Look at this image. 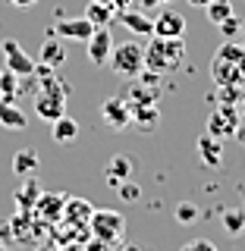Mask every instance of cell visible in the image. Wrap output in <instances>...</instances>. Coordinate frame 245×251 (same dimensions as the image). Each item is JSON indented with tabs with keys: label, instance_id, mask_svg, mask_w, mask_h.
<instances>
[{
	"label": "cell",
	"instance_id": "6da1fadb",
	"mask_svg": "<svg viewBox=\"0 0 245 251\" xmlns=\"http://www.w3.org/2000/svg\"><path fill=\"white\" fill-rule=\"evenodd\" d=\"M186 60V41L183 38H151L145 44V69L151 75L176 73Z\"/></svg>",
	"mask_w": 245,
	"mask_h": 251
},
{
	"label": "cell",
	"instance_id": "7a4b0ae2",
	"mask_svg": "<svg viewBox=\"0 0 245 251\" xmlns=\"http://www.w3.org/2000/svg\"><path fill=\"white\" fill-rule=\"evenodd\" d=\"M211 78H214V85H242L245 82V47L226 41L211 60Z\"/></svg>",
	"mask_w": 245,
	"mask_h": 251
},
{
	"label": "cell",
	"instance_id": "3957f363",
	"mask_svg": "<svg viewBox=\"0 0 245 251\" xmlns=\"http://www.w3.org/2000/svg\"><path fill=\"white\" fill-rule=\"evenodd\" d=\"M110 69H113L116 75L123 78H136L141 69H145V47L138 41H123V44H113V50H110Z\"/></svg>",
	"mask_w": 245,
	"mask_h": 251
},
{
	"label": "cell",
	"instance_id": "277c9868",
	"mask_svg": "<svg viewBox=\"0 0 245 251\" xmlns=\"http://www.w3.org/2000/svg\"><path fill=\"white\" fill-rule=\"evenodd\" d=\"M88 226H91V235L104 245H116L126 235V220L116 210H91Z\"/></svg>",
	"mask_w": 245,
	"mask_h": 251
},
{
	"label": "cell",
	"instance_id": "5b68a950",
	"mask_svg": "<svg viewBox=\"0 0 245 251\" xmlns=\"http://www.w3.org/2000/svg\"><path fill=\"white\" fill-rule=\"evenodd\" d=\"M236 132H239V113H236V107L220 104L208 120V135H214L220 141V138H233Z\"/></svg>",
	"mask_w": 245,
	"mask_h": 251
},
{
	"label": "cell",
	"instance_id": "8992f818",
	"mask_svg": "<svg viewBox=\"0 0 245 251\" xmlns=\"http://www.w3.org/2000/svg\"><path fill=\"white\" fill-rule=\"evenodd\" d=\"M0 53H3V60H6V69H10V73H16V75H31L35 73V66L38 63L28 57L26 50H22V44L19 41H13V38H6L3 44H0Z\"/></svg>",
	"mask_w": 245,
	"mask_h": 251
},
{
	"label": "cell",
	"instance_id": "52a82bcc",
	"mask_svg": "<svg viewBox=\"0 0 245 251\" xmlns=\"http://www.w3.org/2000/svg\"><path fill=\"white\" fill-rule=\"evenodd\" d=\"M101 120H104L110 129L123 132L126 126L132 123V110H129V104H126L123 98H107L104 104H101Z\"/></svg>",
	"mask_w": 245,
	"mask_h": 251
},
{
	"label": "cell",
	"instance_id": "ba28073f",
	"mask_svg": "<svg viewBox=\"0 0 245 251\" xmlns=\"http://www.w3.org/2000/svg\"><path fill=\"white\" fill-rule=\"evenodd\" d=\"M85 44H88V50H85L88 60L94 63V66H104L107 57H110V50H113V38H110V31L107 28H94L91 38Z\"/></svg>",
	"mask_w": 245,
	"mask_h": 251
},
{
	"label": "cell",
	"instance_id": "9c48e42d",
	"mask_svg": "<svg viewBox=\"0 0 245 251\" xmlns=\"http://www.w3.org/2000/svg\"><path fill=\"white\" fill-rule=\"evenodd\" d=\"M157 38H183L186 35V19L176 10H161V16L154 19V31Z\"/></svg>",
	"mask_w": 245,
	"mask_h": 251
},
{
	"label": "cell",
	"instance_id": "30bf717a",
	"mask_svg": "<svg viewBox=\"0 0 245 251\" xmlns=\"http://www.w3.org/2000/svg\"><path fill=\"white\" fill-rule=\"evenodd\" d=\"M132 170H136V160H132L129 154H113L107 160V167H104V176H107V185H120L126 182V179L132 176Z\"/></svg>",
	"mask_w": 245,
	"mask_h": 251
},
{
	"label": "cell",
	"instance_id": "8fae6325",
	"mask_svg": "<svg viewBox=\"0 0 245 251\" xmlns=\"http://www.w3.org/2000/svg\"><path fill=\"white\" fill-rule=\"evenodd\" d=\"M54 31H57L60 38H69V41H88L94 25L85 19V16H79V19H63V22H57Z\"/></svg>",
	"mask_w": 245,
	"mask_h": 251
},
{
	"label": "cell",
	"instance_id": "7c38bea8",
	"mask_svg": "<svg viewBox=\"0 0 245 251\" xmlns=\"http://www.w3.org/2000/svg\"><path fill=\"white\" fill-rule=\"evenodd\" d=\"M26 113H22L19 107H16V100L10 98H0V126L3 129H10V132H22L26 129Z\"/></svg>",
	"mask_w": 245,
	"mask_h": 251
},
{
	"label": "cell",
	"instance_id": "4fadbf2b",
	"mask_svg": "<svg viewBox=\"0 0 245 251\" xmlns=\"http://www.w3.org/2000/svg\"><path fill=\"white\" fill-rule=\"evenodd\" d=\"M63 204H66V198L63 195H38V201L31 204L35 207V214L38 217H44V220H60L63 217Z\"/></svg>",
	"mask_w": 245,
	"mask_h": 251
},
{
	"label": "cell",
	"instance_id": "5bb4252c",
	"mask_svg": "<svg viewBox=\"0 0 245 251\" xmlns=\"http://www.w3.org/2000/svg\"><path fill=\"white\" fill-rule=\"evenodd\" d=\"M120 22L132 31V35H138V38H148L154 31V19H148L145 13H136V10H123L120 13Z\"/></svg>",
	"mask_w": 245,
	"mask_h": 251
},
{
	"label": "cell",
	"instance_id": "9a60e30c",
	"mask_svg": "<svg viewBox=\"0 0 245 251\" xmlns=\"http://www.w3.org/2000/svg\"><path fill=\"white\" fill-rule=\"evenodd\" d=\"M113 6H107V3H98V0H88L85 3V19L91 22L94 28H107L110 22H113Z\"/></svg>",
	"mask_w": 245,
	"mask_h": 251
},
{
	"label": "cell",
	"instance_id": "2e32d148",
	"mask_svg": "<svg viewBox=\"0 0 245 251\" xmlns=\"http://www.w3.org/2000/svg\"><path fill=\"white\" fill-rule=\"evenodd\" d=\"M38 167H41V160H38V154L31 151V148L16 151V157H13V173L16 176H31V173H38Z\"/></svg>",
	"mask_w": 245,
	"mask_h": 251
},
{
	"label": "cell",
	"instance_id": "e0dca14e",
	"mask_svg": "<svg viewBox=\"0 0 245 251\" xmlns=\"http://www.w3.org/2000/svg\"><path fill=\"white\" fill-rule=\"evenodd\" d=\"M51 135H54V141H76V135H79V123L73 120V116H66L63 113L60 120H54L51 123Z\"/></svg>",
	"mask_w": 245,
	"mask_h": 251
},
{
	"label": "cell",
	"instance_id": "ac0fdd59",
	"mask_svg": "<svg viewBox=\"0 0 245 251\" xmlns=\"http://www.w3.org/2000/svg\"><path fill=\"white\" fill-rule=\"evenodd\" d=\"M41 63L44 66H51V69H57V66H63L66 63V50H63V44L60 41H54V38H47V41L41 44Z\"/></svg>",
	"mask_w": 245,
	"mask_h": 251
},
{
	"label": "cell",
	"instance_id": "d6986e66",
	"mask_svg": "<svg viewBox=\"0 0 245 251\" xmlns=\"http://www.w3.org/2000/svg\"><path fill=\"white\" fill-rule=\"evenodd\" d=\"M198 151H201V160L208 163V167H217V163L223 160V148H220V141L214 135H201L198 138Z\"/></svg>",
	"mask_w": 245,
	"mask_h": 251
},
{
	"label": "cell",
	"instance_id": "ffe728a7",
	"mask_svg": "<svg viewBox=\"0 0 245 251\" xmlns=\"http://www.w3.org/2000/svg\"><path fill=\"white\" fill-rule=\"evenodd\" d=\"M91 210H94V207H91L88 201H82V198H66V204H63V217L73 220V223H82V220H88Z\"/></svg>",
	"mask_w": 245,
	"mask_h": 251
},
{
	"label": "cell",
	"instance_id": "44dd1931",
	"mask_svg": "<svg viewBox=\"0 0 245 251\" xmlns=\"http://www.w3.org/2000/svg\"><path fill=\"white\" fill-rule=\"evenodd\" d=\"M223 229H226V235H242L245 232V210L242 207H226L223 210Z\"/></svg>",
	"mask_w": 245,
	"mask_h": 251
},
{
	"label": "cell",
	"instance_id": "7402d4cb",
	"mask_svg": "<svg viewBox=\"0 0 245 251\" xmlns=\"http://www.w3.org/2000/svg\"><path fill=\"white\" fill-rule=\"evenodd\" d=\"M204 10H208V19L214 22V25H220L223 19L236 16V13H233V0H211V3L204 6Z\"/></svg>",
	"mask_w": 245,
	"mask_h": 251
},
{
	"label": "cell",
	"instance_id": "603a6c76",
	"mask_svg": "<svg viewBox=\"0 0 245 251\" xmlns=\"http://www.w3.org/2000/svg\"><path fill=\"white\" fill-rule=\"evenodd\" d=\"M38 195H41V188H38L35 176H22V188H19V195H16V198L22 201V207H31V204L38 201Z\"/></svg>",
	"mask_w": 245,
	"mask_h": 251
},
{
	"label": "cell",
	"instance_id": "cb8c5ba5",
	"mask_svg": "<svg viewBox=\"0 0 245 251\" xmlns=\"http://www.w3.org/2000/svg\"><path fill=\"white\" fill-rule=\"evenodd\" d=\"M16 91H19V75L10 73V69H3V73H0V98L16 100Z\"/></svg>",
	"mask_w": 245,
	"mask_h": 251
},
{
	"label": "cell",
	"instance_id": "d4e9b609",
	"mask_svg": "<svg viewBox=\"0 0 245 251\" xmlns=\"http://www.w3.org/2000/svg\"><path fill=\"white\" fill-rule=\"evenodd\" d=\"M176 220H179V223H195V220H198V207L189 204V201H183L176 207Z\"/></svg>",
	"mask_w": 245,
	"mask_h": 251
},
{
	"label": "cell",
	"instance_id": "484cf974",
	"mask_svg": "<svg viewBox=\"0 0 245 251\" xmlns=\"http://www.w3.org/2000/svg\"><path fill=\"white\" fill-rule=\"evenodd\" d=\"M116 192H120V198H123V201H138L141 188H138L136 182H120V185H116Z\"/></svg>",
	"mask_w": 245,
	"mask_h": 251
},
{
	"label": "cell",
	"instance_id": "4316f807",
	"mask_svg": "<svg viewBox=\"0 0 245 251\" xmlns=\"http://www.w3.org/2000/svg\"><path fill=\"white\" fill-rule=\"evenodd\" d=\"M183 251H217L214 242H208V239H192V242H186Z\"/></svg>",
	"mask_w": 245,
	"mask_h": 251
},
{
	"label": "cell",
	"instance_id": "83f0119b",
	"mask_svg": "<svg viewBox=\"0 0 245 251\" xmlns=\"http://www.w3.org/2000/svg\"><path fill=\"white\" fill-rule=\"evenodd\" d=\"M220 28H223V35H226V38H233L236 31H239V22H236V16H230V19H223V22H220Z\"/></svg>",
	"mask_w": 245,
	"mask_h": 251
},
{
	"label": "cell",
	"instance_id": "f1b7e54d",
	"mask_svg": "<svg viewBox=\"0 0 245 251\" xmlns=\"http://www.w3.org/2000/svg\"><path fill=\"white\" fill-rule=\"evenodd\" d=\"M141 10H163V6L170 3V0H136Z\"/></svg>",
	"mask_w": 245,
	"mask_h": 251
},
{
	"label": "cell",
	"instance_id": "f546056e",
	"mask_svg": "<svg viewBox=\"0 0 245 251\" xmlns=\"http://www.w3.org/2000/svg\"><path fill=\"white\" fill-rule=\"evenodd\" d=\"M6 3H13V6H35L38 0H6Z\"/></svg>",
	"mask_w": 245,
	"mask_h": 251
},
{
	"label": "cell",
	"instance_id": "4dcf8cb0",
	"mask_svg": "<svg viewBox=\"0 0 245 251\" xmlns=\"http://www.w3.org/2000/svg\"><path fill=\"white\" fill-rule=\"evenodd\" d=\"M132 3H136V0H116V10H129Z\"/></svg>",
	"mask_w": 245,
	"mask_h": 251
},
{
	"label": "cell",
	"instance_id": "1f68e13d",
	"mask_svg": "<svg viewBox=\"0 0 245 251\" xmlns=\"http://www.w3.org/2000/svg\"><path fill=\"white\" fill-rule=\"evenodd\" d=\"M189 3H192V6H208L211 0H189Z\"/></svg>",
	"mask_w": 245,
	"mask_h": 251
},
{
	"label": "cell",
	"instance_id": "d6a6232c",
	"mask_svg": "<svg viewBox=\"0 0 245 251\" xmlns=\"http://www.w3.org/2000/svg\"><path fill=\"white\" fill-rule=\"evenodd\" d=\"M98 3H107V6H113V10H116V0H98Z\"/></svg>",
	"mask_w": 245,
	"mask_h": 251
},
{
	"label": "cell",
	"instance_id": "836d02e7",
	"mask_svg": "<svg viewBox=\"0 0 245 251\" xmlns=\"http://www.w3.org/2000/svg\"><path fill=\"white\" fill-rule=\"evenodd\" d=\"M242 116H245V94H242Z\"/></svg>",
	"mask_w": 245,
	"mask_h": 251
},
{
	"label": "cell",
	"instance_id": "e575fe53",
	"mask_svg": "<svg viewBox=\"0 0 245 251\" xmlns=\"http://www.w3.org/2000/svg\"><path fill=\"white\" fill-rule=\"evenodd\" d=\"M242 198H245V188H242ZM242 210H245V201H242Z\"/></svg>",
	"mask_w": 245,
	"mask_h": 251
},
{
	"label": "cell",
	"instance_id": "d590c367",
	"mask_svg": "<svg viewBox=\"0 0 245 251\" xmlns=\"http://www.w3.org/2000/svg\"><path fill=\"white\" fill-rule=\"evenodd\" d=\"M0 251H3V242H0Z\"/></svg>",
	"mask_w": 245,
	"mask_h": 251
}]
</instances>
